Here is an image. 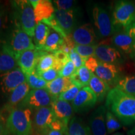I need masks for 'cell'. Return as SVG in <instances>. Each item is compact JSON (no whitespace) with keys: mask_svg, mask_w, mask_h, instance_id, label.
Wrapping results in <instances>:
<instances>
[{"mask_svg":"<svg viewBox=\"0 0 135 135\" xmlns=\"http://www.w3.org/2000/svg\"><path fill=\"white\" fill-rule=\"evenodd\" d=\"M55 9L70 10L75 8L76 2L73 0H56L53 1Z\"/></svg>","mask_w":135,"mask_h":135,"instance_id":"35","label":"cell"},{"mask_svg":"<svg viewBox=\"0 0 135 135\" xmlns=\"http://www.w3.org/2000/svg\"><path fill=\"white\" fill-rule=\"evenodd\" d=\"M98 99L96 94L89 86L82 88L75 99L72 101L71 105L73 111L76 113L86 112L95 106Z\"/></svg>","mask_w":135,"mask_h":135,"instance_id":"12","label":"cell"},{"mask_svg":"<svg viewBox=\"0 0 135 135\" xmlns=\"http://www.w3.org/2000/svg\"><path fill=\"white\" fill-rule=\"evenodd\" d=\"M105 106L124 126L135 123V97L116 88L111 89L106 98Z\"/></svg>","mask_w":135,"mask_h":135,"instance_id":"1","label":"cell"},{"mask_svg":"<svg viewBox=\"0 0 135 135\" xmlns=\"http://www.w3.org/2000/svg\"><path fill=\"white\" fill-rule=\"evenodd\" d=\"M39 58L35 70L37 73L46 71L53 68L55 64V56L53 53L39 50Z\"/></svg>","mask_w":135,"mask_h":135,"instance_id":"28","label":"cell"},{"mask_svg":"<svg viewBox=\"0 0 135 135\" xmlns=\"http://www.w3.org/2000/svg\"><path fill=\"white\" fill-rule=\"evenodd\" d=\"M8 23V15L6 10L3 6H0V35L3 30L6 28Z\"/></svg>","mask_w":135,"mask_h":135,"instance_id":"39","label":"cell"},{"mask_svg":"<svg viewBox=\"0 0 135 135\" xmlns=\"http://www.w3.org/2000/svg\"><path fill=\"white\" fill-rule=\"evenodd\" d=\"M53 97L46 89H31L19 107L35 109L43 107H50ZM18 107V106H17Z\"/></svg>","mask_w":135,"mask_h":135,"instance_id":"9","label":"cell"},{"mask_svg":"<svg viewBox=\"0 0 135 135\" xmlns=\"http://www.w3.org/2000/svg\"><path fill=\"white\" fill-rule=\"evenodd\" d=\"M26 82L29 84L30 88L32 89H45L46 87L47 83L43 79H42L38 74L37 73L36 70H34L33 73L30 75L26 76Z\"/></svg>","mask_w":135,"mask_h":135,"instance_id":"31","label":"cell"},{"mask_svg":"<svg viewBox=\"0 0 135 135\" xmlns=\"http://www.w3.org/2000/svg\"><path fill=\"white\" fill-rule=\"evenodd\" d=\"M106 111L105 106H100L89 116L88 126L91 135H108L105 122Z\"/></svg>","mask_w":135,"mask_h":135,"instance_id":"15","label":"cell"},{"mask_svg":"<svg viewBox=\"0 0 135 135\" xmlns=\"http://www.w3.org/2000/svg\"><path fill=\"white\" fill-rule=\"evenodd\" d=\"M97 45H76L75 50L83 58L86 59L94 56Z\"/></svg>","mask_w":135,"mask_h":135,"instance_id":"32","label":"cell"},{"mask_svg":"<svg viewBox=\"0 0 135 135\" xmlns=\"http://www.w3.org/2000/svg\"><path fill=\"white\" fill-rule=\"evenodd\" d=\"M81 89V88L80 87L74 84L68 90L61 94L59 96L58 98L61 99V100L67 101V102H70V101L72 102L75 99V98L76 97V96L78 95Z\"/></svg>","mask_w":135,"mask_h":135,"instance_id":"33","label":"cell"},{"mask_svg":"<svg viewBox=\"0 0 135 135\" xmlns=\"http://www.w3.org/2000/svg\"><path fill=\"white\" fill-rule=\"evenodd\" d=\"M18 67L16 56L5 41L0 44V74L4 73Z\"/></svg>","mask_w":135,"mask_h":135,"instance_id":"20","label":"cell"},{"mask_svg":"<svg viewBox=\"0 0 135 135\" xmlns=\"http://www.w3.org/2000/svg\"><path fill=\"white\" fill-rule=\"evenodd\" d=\"M128 135H135V124L133 127L131 128L130 130H129L127 133Z\"/></svg>","mask_w":135,"mask_h":135,"instance_id":"43","label":"cell"},{"mask_svg":"<svg viewBox=\"0 0 135 135\" xmlns=\"http://www.w3.org/2000/svg\"><path fill=\"white\" fill-rule=\"evenodd\" d=\"M39 50H28L16 56L18 67L25 75L27 76L34 71L36 67L39 58Z\"/></svg>","mask_w":135,"mask_h":135,"instance_id":"18","label":"cell"},{"mask_svg":"<svg viewBox=\"0 0 135 135\" xmlns=\"http://www.w3.org/2000/svg\"><path fill=\"white\" fill-rule=\"evenodd\" d=\"M94 56L100 62L119 66L124 63L122 54L114 46L108 44L100 43L97 45Z\"/></svg>","mask_w":135,"mask_h":135,"instance_id":"11","label":"cell"},{"mask_svg":"<svg viewBox=\"0 0 135 135\" xmlns=\"http://www.w3.org/2000/svg\"><path fill=\"white\" fill-rule=\"evenodd\" d=\"M71 37L76 45H97L98 38L94 28L91 23H85L76 27Z\"/></svg>","mask_w":135,"mask_h":135,"instance_id":"13","label":"cell"},{"mask_svg":"<svg viewBox=\"0 0 135 135\" xmlns=\"http://www.w3.org/2000/svg\"><path fill=\"white\" fill-rule=\"evenodd\" d=\"M46 135H65L62 131L56 130H50Z\"/></svg>","mask_w":135,"mask_h":135,"instance_id":"42","label":"cell"},{"mask_svg":"<svg viewBox=\"0 0 135 135\" xmlns=\"http://www.w3.org/2000/svg\"><path fill=\"white\" fill-rule=\"evenodd\" d=\"M30 1L33 8L36 23L49 19L55 13V7L51 1L34 0Z\"/></svg>","mask_w":135,"mask_h":135,"instance_id":"19","label":"cell"},{"mask_svg":"<svg viewBox=\"0 0 135 135\" xmlns=\"http://www.w3.org/2000/svg\"><path fill=\"white\" fill-rule=\"evenodd\" d=\"M51 107H43L35 109L32 123L33 130L36 135H46L50 130V125L55 119Z\"/></svg>","mask_w":135,"mask_h":135,"instance_id":"8","label":"cell"},{"mask_svg":"<svg viewBox=\"0 0 135 135\" xmlns=\"http://www.w3.org/2000/svg\"><path fill=\"white\" fill-rule=\"evenodd\" d=\"M73 85L74 84L70 78L58 77L56 80L48 83L45 89L53 98H56L61 94L66 91Z\"/></svg>","mask_w":135,"mask_h":135,"instance_id":"22","label":"cell"},{"mask_svg":"<svg viewBox=\"0 0 135 135\" xmlns=\"http://www.w3.org/2000/svg\"><path fill=\"white\" fill-rule=\"evenodd\" d=\"M30 91V87L27 82H25L16 89H14L9 94L6 108L9 111L15 108L24 100Z\"/></svg>","mask_w":135,"mask_h":135,"instance_id":"21","label":"cell"},{"mask_svg":"<svg viewBox=\"0 0 135 135\" xmlns=\"http://www.w3.org/2000/svg\"><path fill=\"white\" fill-rule=\"evenodd\" d=\"M92 18L98 38L105 39L113 35L115 31L111 18L104 8L98 5L94 6L92 9Z\"/></svg>","mask_w":135,"mask_h":135,"instance_id":"6","label":"cell"},{"mask_svg":"<svg viewBox=\"0 0 135 135\" xmlns=\"http://www.w3.org/2000/svg\"><path fill=\"white\" fill-rule=\"evenodd\" d=\"M125 30L128 32V33H129V35H130L131 38H133V41H134V54H133V57L135 58V21L133 25H131L130 26L128 27V28H126Z\"/></svg>","mask_w":135,"mask_h":135,"instance_id":"41","label":"cell"},{"mask_svg":"<svg viewBox=\"0 0 135 135\" xmlns=\"http://www.w3.org/2000/svg\"><path fill=\"white\" fill-rule=\"evenodd\" d=\"M64 41V37L58 32L50 28L48 38L46 43L41 50L48 53H54L57 51L60 50Z\"/></svg>","mask_w":135,"mask_h":135,"instance_id":"25","label":"cell"},{"mask_svg":"<svg viewBox=\"0 0 135 135\" xmlns=\"http://www.w3.org/2000/svg\"><path fill=\"white\" fill-rule=\"evenodd\" d=\"M93 73L89 71L85 66H83L76 69L73 75L70 78L73 83L81 88L84 86H88L89 83Z\"/></svg>","mask_w":135,"mask_h":135,"instance_id":"27","label":"cell"},{"mask_svg":"<svg viewBox=\"0 0 135 135\" xmlns=\"http://www.w3.org/2000/svg\"><path fill=\"white\" fill-rule=\"evenodd\" d=\"M50 107L53 110L55 118L68 127L73 118L74 111L71 104L56 98L53 99Z\"/></svg>","mask_w":135,"mask_h":135,"instance_id":"16","label":"cell"},{"mask_svg":"<svg viewBox=\"0 0 135 135\" xmlns=\"http://www.w3.org/2000/svg\"><path fill=\"white\" fill-rule=\"evenodd\" d=\"M50 31V27L45 23L43 22L37 23L33 36L34 44L37 50H41L43 48Z\"/></svg>","mask_w":135,"mask_h":135,"instance_id":"26","label":"cell"},{"mask_svg":"<svg viewBox=\"0 0 135 135\" xmlns=\"http://www.w3.org/2000/svg\"><path fill=\"white\" fill-rule=\"evenodd\" d=\"M105 122L108 134H110L116 132L122 128L123 124L119 119L111 111L107 110L106 113Z\"/></svg>","mask_w":135,"mask_h":135,"instance_id":"30","label":"cell"},{"mask_svg":"<svg viewBox=\"0 0 135 135\" xmlns=\"http://www.w3.org/2000/svg\"><path fill=\"white\" fill-rule=\"evenodd\" d=\"M5 43L16 56L26 51L36 49L32 37L19 26L15 25L14 28L10 33L8 41H5Z\"/></svg>","mask_w":135,"mask_h":135,"instance_id":"7","label":"cell"},{"mask_svg":"<svg viewBox=\"0 0 135 135\" xmlns=\"http://www.w3.org/2000/svg\"><path fill=\"white\" fill-rule=\"evenodd\" d=\"M123 92L135 97V75L122 77L115 86Z\"/></svg>","mask_w":135,"mask_h":135,"instance_id":"29","label":"cell"},{"mask_svg":"<svg viewBox=\"0 0 135 135\" xmlns=\"http://www.w3.org/2000/svg\"><path fill=\"white\" fill-rule=\"evenodd\" d=\"M113 45L119 51L133 56L134 51V43L133 38L125 30L115 32L111 38Z\"/></svg>","mask_w":135,"mask_h":135,"instance_id":"17","label":"cell"},{"mask_svg":"<svg viewBox=\"0 0 135 135\" xmlns=\"http://www.w3.org/2000/svg\"><path fill=\"white\" fill-rule=\"evenodd\" d=\"M94 75L109 86H115L122 78V72L119 66L99 62Z\"/></svg>","mask_w":135,"mask_h":135,"instance_id":"14","label":"cell"},{"mask_svg":"<svg viewBox=\"0 0 135 135\" xmlns=\"http://www.w3.org/2000/svg\"><path fill=\"white\" fill-rule=\"evenodd\" d=\"M68 55L70 60L73 63L76 69L80 68L83 66H84L86 59H84L83 58V57L81 56L75 50V49L71 51L69 53Z\"/></svg>","mask_w":135,"mask_h":135,"instance_id":"37","label":"cell"},{"mask_svg":"<svg viewBox=\"0 0 135 135\" xmlns=\"http://www.w3.org/2000/svg\"><path fill=\"white\" fill-rule=\"evenodd\" d=\"M65 135H91L89 126L81 118L73 116L69 123Z\"/></svg>","mask_w":135,"mask_h":135,"instance_id":"24","label":"cell"},{"mask_svg":"<svg viewBox=\"0 0 135 135\" xmlns=\"http://www.w3.org/2000/svg\"><path fill=\"white\" fill-rule=\"evenodd\" d=\"M80 13L76 7L70 10L55 9L53 16L42 22L65 38L70 36L76 28Z\"/></svg>","mask_w":135,"mask_h":135,"instance_id":"2","label":"cell"},{"mask_svg":"<svg viewBox=\"0 0 135 135\" xmlns=\"http://www.w3.org/2000/svg\"><path fill=\"white\" fill-rule=\"evenodd\" d=\"M25 82H26V76L19 67L0 75V88L5 94H10Z\"/></svg>","mask_w":135,"mask_h":135,"instance_id":"10","label":"cell"},{"mask_svg":"<svg viewBox=\"0 0 135 135\" xmlns=\"http://www.w3.org/2000/svg\"><path fill=\"white\" fill-rule=\"evenodd\" d=\"M88 86L91 89L94 93L97 96L98 101L101 102L107 97L110 91V86L103 80L93 74L89 83Z\"/></svg>","mask_w":135,"mask_h":135,"instance_id":"23","label":"cell"},{"mask_svg":"<svg viewBox=\"0 0 135 135\" xmlns=\"http://www.w3.org/2000/svg\"><path fill=\"white\" fill-rule=\"evenodd\" d=\"M31 109L18 107L9 111L6 118V127L13 135H31L33 132Z\"/></svg>","mask_w":135,"mask_h":135,"instance_id":"3","label":"cell"},{"mask_svg":"<svg viewBox=\"0 0 135 135\" xmlns=\"http://www.w3.org/2000/svg\"><path fill=\"white\" fill-rule=\"evenodd\" d=\"M111 20L115 32L130 26L135 21V3L126 0L116 1Z\"/></svg>","mask_w":135,"mask_h":135,"instance_id":"5","label":"cell"},{"mask_svg":"<svg viewBox=\"0 0 135 135\" xmlns=\"http://www.w3.org/2000/svg\"><path fill=\"white\" fill-rule=\"evenodd\" d=\"M37 73L42 79L46 81L47 83L52 81L55 80L58 77H60V72L54 68H51L46 71Z\"/></svg>","mask_w":135,"mask_h":135,"instance_id":"34","label":"cell"},{"mask_svg":"<svg viewBox=\"0 0 135 135\" xmlns=\"http://www.w3.org/2000/svg\"><path fill=\"white\" fill-rule=\"evenodd\" d=\"M99 62V61L94 56H93L89 57V58H87L86 60L84 66H85L91 72L94 74L96 71V69H97V68L98 67V65Z\"/></svg>","mask_w":135,"mask_h":135,"instance_id":"38","label":"cell"},{"mask_svg":"<svg viewBox=\"0 0 135 135\" xmlns=\"http://www.w3.org/2000/svg\"><path fill=\"white\" fill-rule=\"evenodd\" d=\"M76 71V68L75 65L70 60V61L66 64L65 66L63 68V69L60 71V77L70 78L73 75Z\"/></svg>","mask_w":135,"mask_h":135,"instance_id":"36","label":"cell"},{"mask_svg":"<svg viewBox=\"0 0 135 135\" xmlns=\"http://www.w3.org/2000/svg\"><path fill=\"white\" fill-rule=\"evenodd\" d=\"M11 4L14 9V25L19 26L33 38L37 23L33 8L30 1L27 0L13 1Z\"/></svg>","mask_w":135,"mask_h":135,"instance_id":"4","label":"cell"},{"mask_svg":"<svg viewBox=\"0 0 135 135\" xmlns=\"http://www.w3.org/2000/svg\"><path fill=\"white\" fill-rule=\"evenodd\" d=\"M8 131L6 127V119L0 113V135H8Z\"/></svg>","mask_w":135,"mask_h":135,"instance_id":"40","label":"cell"},{"mask_svg":"<svg viewBox=\"0 0 135 135\" xmlns=\"http://www.w3.org/2000/svg\"><path fill=\"white\" fill-rule=\"evenodd\" d=\"M112 135H124L122 133H120V132H116V133H114Z\"/></svg>","mask_w":135,"mask_h":135,"instance_id":"44","label":"cell"}]
</instances>
